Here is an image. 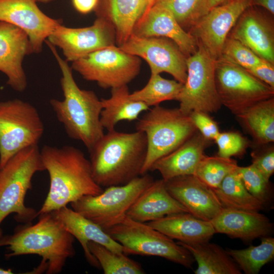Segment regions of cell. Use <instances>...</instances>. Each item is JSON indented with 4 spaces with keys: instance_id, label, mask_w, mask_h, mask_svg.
I'll list each match as a JSON object with an SVG mask.
<instances>
[{
    "instance_id": "cell-1",
    "label": "cell",
    "mask_w": 274,
    "mask_h": 274,
    "mask_svg": "<svg viewBox=\"0 0 274 274\" xmlns=\"http://www.w3.org/2000/svg\"><path fill=\"white\" fill-rule=\"evenodd\" d=\"M40 152L50 185L38 216L66 207L83 196L97 195L103 191L94 180L89 160L79 149L68 145L60 148L45 145Z\"/></svg>"
},
{
    "instance_id": "cell-2",
    "label": "cell",
    "mask_w": 274,
    "mask_h": 274,
    "mask_svg": "<svg viewBox=\"0 0 274 274\" xmlns=\"http://www.w3.org/2000/svg\"><path fill=\"white\" fill-rule=\"evenodd\" d=\"M39 220L18 226L13 234L3 235L0 247H6L7 259L35 254L42 260L33 273L61 272L68 259L75 255V237L55 218L52 212L39 215Z\"/></svg>"
},
{
    "instance_id": "cell-3",
    "label": "cell",
    "mask_w": 274,
    "mask_h": 274,
    "mask_svg": "<svg viewBox=\"0 0 274 274\" xmlns=\"http://www.w3.org/2000/svg\"><path fill=\"white\" fill-rule=\"evenodd\" d=\"M45 42L60 69L64 96L63 100L50 99V104L68 136L81 142L89 151L105 134L100 120L101 100L93 91L79 87L67 62L60 57L54 46Z\"/></svg>"
},
{
    "instance_id": "cell-4",
    "label": "cell",
    "mask_w": 274,
    "mask_h": 274,
    "mask_svg": "<svg viewBox=\"0 0 274 274\" xmlns=\"http://www.w3.org/2000/svg\"><path fill=\"white\" fill-rule=\"evenodd\" d=\"M147 150L143 132L108 131L89 151L94 180L106 188L128 183L141 176Z\"/></svg>"
},
{
    "instance_id": "cell-5",
    "label": "cell",
    "mask_w": 274,
    "mask_h": 274,
    "mask_svg": "<svg viewBox=\"0 0 274 274\" xmlns=\"http://www.w3.org/2000/svg\"><path fill=\"white\" fill-rule=\"evenodd\" d=\"M45 170L38 145L21 150L0 168V238L3 235L1 224L15 214V220L27 224L38 217V211L26 207L24 200L32 188L36 173Z\"/></svg>"
},
{
    "instance_id": "cell-6",
    "label": "cell",
    "mask_w": 274,
    "mask_h": 274,
    "mask_svg": "<svg viewBox=\"0 0 274 274\" xmlns=\"http://www.w3.org/2000/svg\"><path fill=\"white\" fill-rule=\"evenodd\" d=\"M136 130L146 136L147 150L141 175L147 174L158 159L170 153L197 130L189 115L179 108L154 107L138 120Z\"/></svg>"
},
{
    "instance_id": "cell-7",
    "label": "cell",
    "mask_w": 274,
    "mask_h": 274,
    "mask_svg": "<svg viewBox=\"0 0 274 274\" xmlns=\"http://www.w3.org/2000/svg\"><path fill=\"white\" fill-rule=\"evenodd\" d=\"M124 248L125 254L159 256L191 268L195 260L185 248L152 228L126 215L104 230Z\"/></svg>"
},
{
    "instance_id": "cell-8",
    "label": "cell",
    "mask_w": 274,
    "mask_h": 274,
    "mask_svg": "<svg viewBox=\"0 0 274 274\" xmlns=\"http://www.w3.org/2000/svg\"><path fill=\"white\" fill-rule=\"evenodd\" d=\"M44 132L40 114L31 104L18 98L0 101V168L19 151L38 145Z\"/></svg>"
},
{
    "instance_id": "cell-9",
    "label": "cell",
    "mask_w": 274,
    "mask_h": 274,
    "mask_svg": "<svg viewBox=\"0 0 274 274\" xmlns=\"http://www.w3.org/2000/svg\"><path fill=\"white\" fill-rule=\"evenodd\" d=\"M146 174L121 185L106 187L97 195L84 196L71 204L72 209L103 230L118 222L141 193L153 182Z\"/></svg>"
},
{
    "instance_id": "cell-10",
    "label": "cell",
    "mask_w": 274,
    "mask_h": 274,
    "mask_svg": "<svg viewBox=\"0 0 274 274\" xmlns=\"http://www.w3.org/2000/svg\"><path fill=\"white\" fill-rule=\"evenodd\" d=\"M215 61L198 42L196 51L187 57V78L178 96L180 111L216 113L222 104L215 83Z\"/></svg>"
},
{
    "instance_id": "cell-11",
    "label": "cell",
    "mask_w": 274,
    "mask_h": 274,
    "mask_svg": "<svg viewBox=\"0 0 274 274\" xmlns=\"http://www.w3.org/2000/svg\"><path fill=\"white\" fill-rule=\"evenodd\" d=\"M215 83L222 105L235 116L274 95V88L222 57L215 61Z\"/></svg>"
},
{
    "instance_id": "cell-12",
    "label": "cell",
    "mask_w": 274,
    "mask_h": 274,
    "mask_svg": "<svg viewBox=\"0 0 274 274\" xmlns=\"http://www.w3.org/2000/svg\"><path fill=\"white\" fill-rule=\"evenodd\" d=\"M140 58L113 45L72 62V69L84 79L107 89L127 84L139 74Z\"/></svg>"
},
{
    "instance_id": "cell-13",
    "label": "cell",
    "mask_w": 274,
    "mask_h": 274,
    "mask_svg": "<svg viewBox=\"0 0 274 274\" xmlns=\"http://www.w3.org/2000/svg\"><path fill=\"white\" fill-rule=\"evenodd\" d=\"M124 52L144 59L151 74L167 73L184 84L187 78V56L172 40L144 37L132 33L120 47Z\"/></svg>"
},
{
    "instance_id": "cell-14",
    "label": "cell",
    "mask_w": 274,
    "mask_h": 274,
    "mask_svg": "<svg viewBox=\"0 0 274 274\" xmlns=\"http://www.w3.org/2000/svg\"><path fill=\"white\" fill-rule=\"evenodd\" d=\"M59 47L67 62H73L98 50L115 45V32L106 20L97 17L89 26L71 28L60 24L48 38Z\"/></svg>"
},
{
    "instance_id": "cell-15",
    "label": "cell",
    "mask_w": 274,
    "mask_h": 274,
    "mask_svg": "<svg viewBox=\"0 0 274 274\" xmlns=\"http://www.w3.org/2000/svg\"><path fill=\"white\" fill-rule=\"evenodd\" d=\"M252 6V0H231L215 7L188 32L217 60L221 57L225 42L237 19Z\"/></svg>"
},
{
    "instance_id": "cell-16",
    "label": "cell",
    "mask_w": 274,
    "mask_h": 274,
    "mask_svg": "<svg viewBox=\"0 0 274 274\" xmlns=\"http://www.w3.org/2000/svg\"><path fill=\"white\" fill-rule=\"evenodd\" d=\"M36 0H0V21L14 25L27 35L33 53H40L43 44L55 27L62 24L38 7Z\"/></svg>"
},
{
    "instance_id": "cell-17",
    "label": "cell",
    "mask_w": 274,
    "mask_h": 274,
    "mask_svg": "<svg viewBox=\"0 0 274 274\" xmlns=\"http://www.w3.org/2000/svg\"><path fill=\"white\" fill-rule=\"evenodd\" d=\"M33 52L26 33L11 24L0 21V71L7 77V84L22 92L27 86L23 67L25 57Z\"/></svg>"
},
{
    "instance_id": "cell-18",
    "label": "cell",
    "mask_w": 274,
    "mask_h": 274,
    "mask_svg": "<svg viewBox=\"0 0 274 274\" xmlns=\"http://www.w3.org/2000/svg\"><path fill=\"white\" fill-rule=\"evenodd\" d=\"M133 34L144 37H163L173 41L187 56L197 48L196 39L179 24L172 11L154 2L135 24Z\"/></svg>"
},
{
    "instance_id": "cell-19",
    "label": "cell",
    "mask_w": 274,
    "mask_h": 274,
    "mask_svg": "<svg viewBox=\"0 0 274 274\" xmlns=\"http://www.w3.org/2000/svg\"><path fill=\"white\" fill-rule=\"evenodd\" d=\"M164 182L169 194L198 218L210 221L223 208L213 189L194 175Z\"/></svg>"
},
{
    "instance_id": "cell-20",
    "label": "cell",
    "mask_w": 274,
    "mask_h": 274,
    "mask_svg": "<svg viewBox=\"0 0 274 274\" xmlns=\"http://www.w3.org/2000/svg\"><path fill=\"white\" fill-rule=\"evenodd\" d=\"M252 6L241 15L228 37L239 41L261 59L274 64L273 22Z\"/></svg>"
},
{
    "instance_id": "cell-21",
    "label": "cell",
    "mask_w": 274,
    "mask_h": 274,
    "mask_svg": "<svg viewBox=\"0 0 274 274\" xmlns=\"http://www.w3.org/2000/svg\"><path fill=\"white\" fill-rule=\"evenodd\" d=\"M51 212L63 227L79 242L87 261L92 266L100 267L98 261L89 250V242L98 243L114 252L124 254V248L120 244L97 224L72 209L66 206Z\"/></svg>"
},
{
    "instance_id": "cell-22",
    "label": "cell",
    "mask_w": 274,
    "mask_h": 274,
    "mask_svg": "<svg viewBox=\"0 0 274 274\" xmlns=\"http://www.w3.org/2000/svg\"><path fill=\"white\" fill-rule=\"evenodd\" d=\"M216 233H224L243 241L268 236L273 225L258 211L223 208L211 221Z\"/></svg>"
},
{
    "instance_id": "cell-23",
    "label": "cell",
    "mask_w": 274,
    "mask_h": 274,
    "mask_svg": "<svg viewBox=\"0 0 274 274\" xmlns=\"http://www.w3.org/2000/svg\"><path fill=\"white\" fill-rule=\"evenodd\" d=\"M211 141L196 130L176 149L157 160L150 171L159 172L164 181L178 176L194 175Z\"/></svg>"
},
{
    "instance_id": "cell-24",
    "label": "cell",
    "mask_w": 274,
    "mask_h": 274,
    "mask_svg": "<svg viewBox=\"0 0 274 274\" xmlns=\"http://www.w3.org/2000/svg\"><path fill=\"white\" fill-rule=\"evenodd\" d=\"M154 0H98L95 8L97 17L108 21L115 32L116 44L121 46Z\"/></svg>"
},
{
    "instance_id": "cell-25",
    "label": "cell",
    "mask_w": 274,
    "mask_h": 274,
    "mask_svg": "<svg viewBox=\"0 0 274 274\" xmlns=\"http://www.w3.org/2000/svg\"><path fill=\"white\" fill-rule=\"evenodd\" d=\"M188 212L167 191L161 179L153 182L141 193L126 213L131 219L146 223L165 216Z\"/></svg>"
},
{
    "instance_id": "cell-26",
    "label": "cell",
    "mask_w": 274,
    "mask_h": 274,
    "mask_svg": "<svg viewBox=\"0 0 274 274\" xmlns=\"http://www.w3.org/2000/svg\"><path fill=\"white\" fill-rule=\"evenodd\" d=\"M147 223L170 238L184 243L209 241L216 233L210 221L188 212L168 215Z\"/></svg>"
},
{
    "instance_id": "cell-27",
    "label": "cell",
    "mask_w": 274,
    "mask_h": 274,
    "mask_svg": "<svg viewBox=\"0 0 274 274\" xmlns=\"http://www.w3.org/2000/svg\"><path fill=\"white\" fill-rule=\"evenodd\" d=\"M178 244L187 249L197 263L195 274H241V270L227 251L209 241Z\"/></svg>"
},
{
    "instance_id": "cell-28",
    "label": "cell",
    "mask_w": 274,
    "mask_h": 274,
    "mask_svg": "<svg viewBox=\"0 0 274 274\" xmlns=\"http://www.w3.org/2000/svg\"><path fill=\"white\" fill-rule=\"evenodd\" d=\"M111 89V96L100 99L102 106L100 122L104 128L108 131L115 129V126L120 121L137 119L142 112L149 109L144 103L129 98L127 85Z\"/></svg>"
},
{
    "instance_id": "cell-29",
    "label": "cell",
    "mask_w": 274,
    "mask_h": 274,
    "mask_svg": "<svg viewBox=\"0 0 274 274\" xmlns=\"http://www.w3.org/2000/svg\"><path fill=\"white\" fill-rule=\"evenodd\" d=\"M236 116L256 143L266 145L273 142V97L255 104Z\"/></svg>"
},
{
    "instance_id": "cell-30",
    "label": "cell",
    "mask_w": 274,
    "mask_h": 274,
    "mask_svg": "<svg viewBox=\"0 0 274 274\" xmlns=\"http://www.w3.org/2000/svg\"><path fill=\"white\" fill-rule=\"evenodd\" d=\"M213 189L223 208L258 212L264 209V205L246 188L237 168Z\"/></svg>"
},
{
    "instance_id": "cell-31",
    "label": "cell",
    "mask_w": 274,
    "mask_h": 274,
    "mask_svg": "<svg viewBox=\"0 0 274 274\" xmlns=\"http://www.w3.org/2000/svg\"><path fill=\"white\" fill-rule=\"evenodd\" d=\"M183 84L162 78L160 74H151L147 84L141 89L130 93L129 98L148 107L159 105L162 101L177 100Z\"/></svg>"
},
{
    "instance_id": "cell-32",
    "label": "cell",
    "mask_w": 274,
    "mask_h": 274,
    "mask_svg": "<svg viewBox=\"0 0 274 274\" xmlns=\"http://www.w3.org/2000/svg\"><path fill=\"white\" fill-rule=\"evenodd\" d=\"M227 252L246 274H257L274 257V238L270 236L261 237V243L241 250L228 249Z\"/></svg>"
},
{
    "instance_id": "cell-33",
    "label": "cell",
    "mask_w": 274,
    "mask_h": 274,
    "mask_svg": "<svg viewBox=\"0 0 274 274\" xmlns=\"http://www.w3.org/2000/svg\"><path fill=\"white\" fill-rule=\"evenodd\" d=\"M90 252L98 261L105 274H143L145 271L137 262L124 253H116L94 242H89Z\"/></svg>"
},
{
    "instance_id": "cell-34",
    "label": "cell",
    "mask_w": 274,
    "mask_h": 274,
    "mask_svg": "<svg viewBox=\"0 0 274 274\" xmlns=\"http://www.w3.org/2000/svg\"><path fill=\"white\" fill-rule=\"evenodd\" d=\"M237 166L236 161L231 158L205 155L198 164L194 175L212 189H215Z\"/></svg>"
},
{
    "instance_id": "cell-35",
    "label": "cell",
    "mask_w": 274,
    "mask_h": 274,
    "mask_svg": "<svg viewBox=\"0 0 274 274\" xmlns=\"http://www.w3.org/2000/svg\"><path fill=\"white\" fill-rule=\"evenodd\" d=\"M167 7L181 27L191 29L209 11L208 0H155Z\"/></svg>"
},
{
    "instance_id": "cell-36",
    "label": "cell",
    "mask_w": 274,
    "mask_h": 274,
    "mask_svg": "<svg viewBox=\"0 0 274 274\" xmlns=\"http://www.w3.org/2000/svg\"><path fill=\"white\" fill-rule=\"evenodd\" d=\"M237 170L248 192L264 206L268 203L271 196L269 180L252 164L244 167L238 166Z\"/></svg>"
},
{
    "instance_id": "cell-37",
    "label": "cell",
    "mask_w": 274,
    "mask_h": 274,
    "mask_svg": "<svg viewBox=\"0 0 274 274\" xmlns=\"http://www.w3.org/2000/svg\"><path fill=\"white\" fill-rule=\"evenodd\" d=\"M246 70H249L263 59L239 41L228 37L223 46L221 56Z\"/></svg>"
},
{
    "instance_id": "cell-38",
    "label": "cell",
    "mask_w": 274,
    "mask_h": 274,
    "mask_svg": "<svg viewBox=\"0 0 274 274\" xmlns=\"http://www.w3.org/2000/svg\"><path fill=\"white\" fill-rule=\"evenodd\" d=\"M214 141L218 146L217 155L224 158L243 155L248 146L244 136L233 131L219 132Z\"/></svg>"
},
{
    "instance_id": "cell-39",
    "label": "cell",
    "mask_w": 274,
    "mask_h": 274,
    "mask_svg": "<svg viewBox=\"0 0 274 274\" xmlns=\"http://www.w3.org/2000/svg\"><path fill=\"white\" fill-rule=\"evenodd\" d=\"M189 116L197 130L206 139L214 140L219 133L217 123L210 117L209 114L195 111Z\"/></svg>"
},
{
    "instance_id": "cell-40",
    "label": "cell",
    "mask_w": 274,
    "mask_h": 274,
    "mask_svg": "<svg viewBox=\"0 0 274 274\" xmlns=\"http://www.w3.org/2000/svg\"><path fill=\"white\" fill-rule=\"evenodd\" d=\"M252 164L267 180L274 172V150L273 148L252 155Z\"/></svg>"
},
{
    "instance_id": "cell-41",
    "label": "cell",
    "mask_w": 274,
    "mask_h": 274,
    "mask_svg": "<svg viewBox=\"0 0 274 274\" xmlns=\"http://www.w3.org/2000/svg\"><path fill=\"white\" fill-rule=\"evenodd\" d=\"M253 76L274 88V64L265 60L247 70Z\"/></svg>"
},
{
    "instance_id": "cell-42",
    "label": "cell",
    "mask_w": 274,
    "mask_h": 274,
    "mask_svg": "<svg viewBox=\"0 0 274 274\" xmlns=\"http://www.w3.org/2000/svg\"><path fill=\"white\" fill-rule=\"evenodd\" d=\"M98 0H72L75 9L82 14H87L94 10Z\"/></svg>"
},
{
    "instance_id": "cell-43",
    "label": "cell",
    "mask_w": 274,
    "mask_h": 274,
    "mask_svg": "<svg viewBox=\"0 0 274 274\" xmlns=\"http://www.w3.org/2000/svg\"><path fill=\"white\" fill-rule=\"evenodd\" d=\"M252 5H257L265 8L271 14H274V0H252Z\"/></svg>"
},
{
    "instance_id": "cell-44",
    "label": "cell",
    "mask_w": 274,
    "mask_h": 274,
    "mask_svg": "<svg viewBox=\"0 0 274 274\" xmlns=\"http://www.w3.org/2000/svg\"><path fill=\"white\" fill-rule=\"evenodd\" d=\"M231 0H208L209 11L217 6L226 4Z\"/></svg>"
},
{
    "instance_id": "cell-45",
    "label": "cell",
    "mask_w": 274,
    "mask_h": 274,
    "mask_svg": "<svg viewBox=\"0 0 274 274\" xmlns=\"http://www.w3.org/2000/svg\"><path fill=\"white\" fill-rule=\"evenodd\" d=\"M13 273L12 269H4L0 267V274H12Z\"/></svg>"
},
{
    "instance_id": "cell-46",
    "label": "cell",
    "mask_w": 274,
    "mask_h": 274,
    "mask_svg": "<svg viewBox=\"0 0 274 274\" xmlns=\"http://www.w3.org/2000/svg\"><path fill=\"white\" fill-rule=\"evenodd\" d=\"M37 2L42 3H47L55 0H36Z\"/></svg>"
},
{
    "instance_id": "cell-47",
    "label": "cell",
    "mask_w": 274,
    "mask_h": 274,
    "mask_svg": "<svg viewBox=\"0 0 274 274\" xmlns=\"http://www.w3.org/2000/svg\"><path fill=\"white\" fill-rule=\"evenodd\" d=\"M155 1V0H154Z\"/></svg>"
}]
</instances>
